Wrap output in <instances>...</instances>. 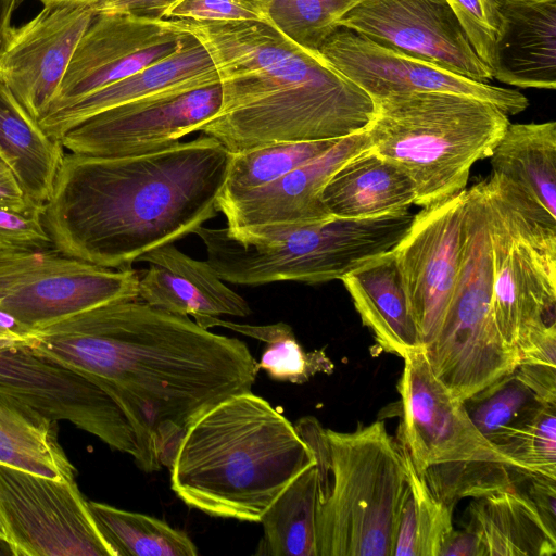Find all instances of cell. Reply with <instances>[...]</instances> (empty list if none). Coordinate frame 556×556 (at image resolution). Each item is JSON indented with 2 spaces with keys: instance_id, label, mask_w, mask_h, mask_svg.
Segmentation results:
<instances>
[{
  "instance_id": "74e56055",
  "label": "cell",
  "mask_w": 556,
  "mask_h": 556,
  "mask_svg": "<svg viewBox=\"0 0 556 556\" xmlns=\"http://www.w3.org/2000/svg\"><path fill=\"white\" fill-rule=\"evenodd\" d=\"M464 403L477 429L493 443L544 402L514 371Z\"/></svg>"
},
{
  "instance_id": "8d00e7d4",
  "label": "cell",
  "mask_w": 556,
  "mask_h": 556,
  "mask_svg": "<svg viewBox=\"0 0 556 556\" xmlns=\"http://www.w3.org/2000/svg\"><path fill=\"white\" fill-rule=\"evenodd\" d=\"M277 30L299 46L318 51L337 22L362 0H262Z\"/></svg>"
},
{
  "instance_id": "c3c4849f",
  "label": "cell",
  "mask_w": 556,
  "mask_h": 556,
  "mask_svg": "<svg viewBox=\"0 0 556 556\" xmlns=\"http://www.w3.org/2000/svg\"><path fill=\"white\" fill-rule=\"evenodd\" d=\"M0 542L7 544V534H5V531H4V528L0 521Z\"/></svg>"
},
{
  "instance_id": "7bdbcfd3",
  "label": "cell",
  "mask_w": 556,
  "mask_h": 556,
  "mask_svg": "<svg viewBox=\"0 0 556 556\" xmlns=\"http://www.w3.org/2000/svg\"><path fill=\"white\" fill-rule=\"evenodd\" d=\"M180 0H96L89 3L96 14L126 13L149 18H164Z\"/></svg>"
},
{
  "instance_id": "7dc6e473",
  "label": "cell",
  "mask_w": 556,
  "mask_h": 556,
  "mask_svg": "<svg viewBox=\"0 0 556 556\" xmlns=\"http://www.w3.org/2000/svg\"><path fill=\"white\" fill-rule=\"evenodd\" d=\"M96 0H40L43 5H54L62 3H77V4H89Z\"/></svg>"
},
{
  "instance_id": "d590c367",
  "label": "cell",
  "mask_w": 556,
  "mask_h": 556,
  "mask_svg": "<svg viewBox=\"0 0 556 556\" xmlns=\"http://www.w3.org/2000/svg\"><path fill=\"white\" fill-rule=\"evenodd\" d=\"M493 444L519 469L556 479V403H542Z\"/></svg>"
},
{
  "instance_id": "4dcf8cb0",
  "label": "cell",
  "mask_w": 556,
  "mask_h": 556,
  "mask_svg": "<svg viewBox=\"0 0 556 556\" xmlns=\"http://www.w3.org/2000/svg\"><path fill=\"white\" fill-rule=\"evenodd\" d=\"M406 466V485L395 527L392 556H439L453 528V507L432 493L399 443Z\"/></svg>"
},
{
  "instance_id": "ffe728a7",
  "label": "cell",
  "mask_w": 556,
  "mask_h": 556,
  "mask_svg": "<svg viewBox=\"0 0 556 556\" xmlns=\"http://www.w3.org/2000/svg\"><path fill=\"white\" fill-rule=\"evenodd\" d=\"M370 148L366 130L339 139L331 148L276 180L230 200L217 201L227 227L309 224L332 218L323 191L349 160Z\"/></svg>"
},
{
  "instance_id": "b9f144b4",
  "label": "cell",
  "mask_w": 556,
  "mask_h": 556,
  "mask_svg": "<svg viewBox=\"0 0 556 556\" xmlns=\"http://www.w3.org/2000/svg\"><path fill=\"white\" fill-rule=\"evenodd\" d=\"M515 375L544 403H556V365L527 362L519 363Z\"/></svg>"
},
{
  "instance_id": "cb8c5ba5",
  "label": "cell",
  "mask_w": 556,
  "mask_h": 556,
  "mask_svg": "<svg viewBox=\"0 0 556 556\" xmlns=\"http://www.w3.org/2000/svg\"><path fill=\"white\" fill-rule=\"evenodd\" d=\"M492 78L519 88L556 87V0H496Z\"/></svg>"
},
{
  "instance_id": "e0dca14e",
  "label": "cell",
  "mask_w": 556,
  "mask_h": 556,
  "mask_svg": "<svg viewBox=\"0 0 556 556\" xmlns=\"http://www.w3.org/2000/svg\"><path fill=\"white\" fill-rule=\"evenodd\" d=\"M318 51L371 100L390 94L440 91L491 102L507 115H516L529 105L519 91L469 79L379 45L349 28L338 27Z\"/></svg>"
},
{
  "instance_id": "1f68e13d",
  "label": "cell",
  "mask_w": 556,
  "mask_h": 556,
  "mask_svg": "<svg viewBox=\"0 0 556 556\" xmlns=\"http://www.w3.org/2000/svg\"><path fill=\"white\" fill-rule=\"evenodd\" d=\"M98 529L116 556H197L198 547L164 520L88 501Z\"/></svg>"
},
{
  "instance_id": "9c48e42d",
  "label": "cell",
  "mask_w": 556,
  "mask_h": 556,
  "mask_svg": "<svg viewBox=\"0 0 556 556\" xmlns=\"http://www.w3.org/2000/svg\"><path fill=\"white\" fill-rule=\"evenodd\" d=\"M492 248V307L518 352L556 329V237L525 222L482 180Z\"/></svg>"
},
{
  "instance_id": "d4e9b609",
  "label": "cell",
  "mask_w": 556,
  "mask_h": 556,
  "mask_svg": "<svg viewBox=\"0 0 556 556\" xmlns=\"http://www.w3.org/2000/svg\"><path fill=\"white\" fill-rule=\"evenodd\" d=\"M340 280L362 323L383 351L404 358L422 350L392 251L367 261Z\"/></svg>"
},
{
  "instance_id": "484cf974",
  "label": "cell",
  "mask_w": 556,
  "mask_h": 556,
  "mask_svg": "<svg viewBox=\"0 0 556 556\" xmlns=\"http://www.w3.org/2000/svg\"><path fill=\"white\" fill-rule=\"evenodd\" d=\"M415 201L406 173L370 148L344 163L323 191L325 206L338 218L404 214Z\"/></svg>"
},
{
  "instance_id": "83f0119b",
  "label": "cell",
  "mask_w": 556,
  "mask_h": 556,
  "mask_svg": "<svg viewBox=\"0 0 556 556\" xmlns=\"http://www.w3.org/2000/svg\"><path fill=\"white\" fill-rule=\"evenodd\" d=\"M63 149L0 81V156L38 205L50 198Z\"/></svg>"
},
{
  "instance_id": "4fadbf2b",
  "label": "cell",
  "mask_w": 556,
  "mask_h": 556,
  "mask_svg": "<svg viewBox=\"0 0 556 556\" xmlns=\"http://www.w3.org/2000/svg\"><path fill=\"white\" fill-rule=\"evenodd\" d=\"M220 84L178 89L118 105L81 122L60 139L72 153L125 156L170 146L218 112Z\"/></svg>"
},
{
  "instance_id": "30bf717a",
  "label": "cell",
  "mask_w": 556,
  "mask_h": 556,
  "mask_svg": "<svg viewBox=\"0 0 556 556\" xmlns=\"http://www.w3.org/2000/svg\"><path fill=\"white\" fill-rule=\"evenodd\" d=\"M139 274L55 249L0 251V308L33 330L109 303L138 299Z\"/></svg>"
},
{
  "instance_id": "f1b7e54d",
  "label": "cell",
  "mask_w": 556,
  "mask_h": 556,
  "mask_svg": "<svg viewBox=\"0 0 556 556\" xmlns=\"http://www.w3.org/2000/svg\"><path fill=\"white\" fill-rule=\"evenodd\" d=\"M0 464L58 480L75 481L77 470L51 420L0 390Z\"/></svg>"
},
{
  "instance_id": "ab89813d",
  "label": "cell",
  "mask_w": 556,
  "mask_h": 556,
  "mask_svg": "<svg viewBox=\"0 0 556 556\" xmlns=\"http://www.w3.org/2000/svg\"><path fill=\"white\" fill-rule=\"evenodd\" d=\"M478 56L491 68L498 28L496 0H447Z\"/></svg>"
},
{
  "instance_id": "ac0fdd59",
  "label": "cell",
  "mask_w": 556,
  "mask_h": 556,
  "mask_svg": "<svg viewBox=\"0 0 556 556\" xmlns=\"http://www.w3.org/2000/svg\"><path fill=\"white\" fill-rule=\"evenodd\" d=\"M466 190L414 215L392 250L422 350L435 337L460 265Z\"/></svg>"
},
{
  "instance_id": "44dd1931",
  "label": "cell",
  "mask_w": 556,
  "mask_h": 556,
  "mask_svg": "<svg viewBox=\"0 0 556 556\" xmlns=\"http://www.w3.org/2000/svg\"><path fill=\"white\" fill-rule=\"evenodd\" d=\"M486 184L527 224L556 237V122L508 124Z\"/></svg>"
},
{
  "instance_id": "277c9868",
  "label": "cell",
  "mask_w": 556,
  "mask_h": 556,
  "mask_svg": "<svg viewBox=\"0 0 556 556\" xmlns=\"http://www.w3.org/2000/svg\"><path fill=\"white\" fill-rule=\"evenodd\" d=\"M315 464L311 448L281 413L251 391L195 419L170 465V486L208 516L260 522L282 490Z\"/></svg>"
},
{
  "instance_id": "ee69618b",
  "label": "cell",
  "mask_w": 556,
  "mask_h": 556,
  "mask_svg": "<svg viewBox=\"0 0 556 556\" xmlns=\"http://www.w3.org/2000/svg\"><path fill=\"white\" fill-rule=\"evenodd\" d=\"M528 480L529 485L525 493L532 501L546 525L556 531V479L530 473Z\"/></svg>"
},
{
  "instance_id": "8fae6325",
  "label": "cell",
  "mask_w": 556,
  "mask_h": 556,
  "mask_svg": "<svg viewBox=\"0 0 556 556\" xmlns=\"http://www.w3.org/2000/svg\"><path fill=\"white\" fill-rule=\"evenodd\" d=\"M0 521L17 556H116L76 481L0 464Z\"/></svg>"
},
{
  "instance_id": "603a6c76",
  "label": "cell",
  "mask_w": 556,
  "mask_h": 556,
  "mask_svg": "<svg viewBox=\"0 0 556 556\" xmlns=\"http://www.w3.org/2000/svg\"><path fill=\"white\" fill-rule=\"evenodd\" d=\"M219 83L204 46L191 34L174 54L49 113L38 122L52 138L61 137L89 117L150 96Z\"/></svg>"
},
{
  "instance_id": "52a82bcc",
  "label": "cell",
  "mask_w": 556,
  "mask_h": 556,
  "mask_svg": "<svg viewBox=\"0 0 556 556\" xmlns=\"http://www.w3.org/2000/svg\"><path fill=\"white\" fill-rule=\"evenodd\" d=\"M413 218L414 214L407 212L298 225H202L193 233L205 247L206 261L224 281L243 286L323 283L341 279L367 261L392 251Z\"/></svg>"
},
{
  "instance_id": "2e32d148",
  "label": "cell",
  "mask_w": 556,
  "mask_h": 556,
  "mask_svg": "<svg viewBox=\"0 0 556 556\" xmlns=\"http://www.w3.org/2000/svg\"><path fill=\"white\" fill-rule=\"evenodd\" d=\"M186 38L173 20L96 14L45 115L174 54Z\"/></svg>"
},
{
  "instance_id": "7402d4cb",
  "label": "cell",
  "mask_w": 556,
  "mask_h": 556,
  "mask_svg": "<svg viewBox=\"0 0 556 556\" xmlns=\"http://www.w3.org/2000/svg\"><path fill=\"white\" fill-rule=\"evenodd\" d=\"M137 262L149 264L139 277L138 299L151 306L194 320L251 314L248 302L224 283L207 261L188 256L174 243L150 250Z\"/></svg>"
},
{
  "instance_id": "60d3db41",
  "label": "cell",
  "mask_w": 556,
  "mask_h": 556,
  "mask_svg": "<svg viewBox=\"0 0 556 556\" xmlns=\"http://www.w3.org/2000/svg\"><path fill=\"white\" fill-rule=\"evenodd\" d=\"M42 210L0 205V251L54 249L42 223Z\"/></svg>"
},
{
  "instance_id": "ba28073f",
  "label": "cell",
  "mask_w": 556,
  "mask_h": 556,
  "mask_svg": "<svg viewBox=\"0 0 556 556\" xmlns=\"http://www.w3.org/2000/svg\"><path fill=\"white\" fill-rule=\"evenodd\" d=\"M492 248L482 180L466 189L456 285L433 340L422 350L437 378L460 401L511 375L519 352L495 324Z\"/></svg>"
},
{
  "instance_id": "5b68a950",
  "label": "cell",
  "mask_w": 556,
  "mask_h": 556,
  "mask_svg": "<svg viewBox=\"0 0 556 556\" xmlns=\"http://www.w3.org/2000/svg\"><path fill=\"white\" fill-rule=\"evenodd\" d=\"M294 428L317 471V556H392L407 476L384 422L339 432L306 416Z\"/></svg>"
},
{
  "instance_id": "3957f363",
  "label": "cell",
  "mask_w": 556,
  "mask_h": 556,
  "mask_svg": "<svg viewBox=\"0 0 556 556\" xmlns=\"http://www.w3.org/2000/svg\"><path fill=\"white\" fill-rule=\"evenodd\" d=\"M207 50L222 102L200 132L230 153L275 143L341 139L364 130L371 98L319 51L257 22L173 20Z\"/></svg>"
},
{
  "instance_id": "7c38bea8",
  "label": "cell",
  "mask_w": 556,
  "mask_h": 556,
  "mask_svg": "<svg viewBox=\"0 0 556 556\" xmlns=\"http://www.w3.org/2000/svg\"><path fill=\"white\" fill-rule=\"evenodd\" d=\"M0 390L47 418L64 420L129 454L142 467L135 431L117 403L78 371L26 342H0Z\"/></svg>"
},
{
  "instance_id": "836d02e7",
  "label": "cell",
  "mask_w": 556,
  "mask_h": 556,
  "mask_svg": "<svg viewBox=\"0 0 556 556\" xmlns=\"http://www.w3.org/2000/svg\"><path fill=\"white\" fill-rule=\"evenodd\" d=\"M339 139L275 143L230 153L228 173L217 201L257 189L331 148Z\"/></svg>"
},
{
  "instance_id": "d6a6232c",
  "label": "cell",
  "mask_w": 556,
  "mask_h": 556,
  "mask_svg": "<svg viewBox=\"0 0 556 556\" xmlns=\"http://www.w3.org/2000/svg\"><path fill=\"white\" fill-rule=\"evenodd\" d=\"M194 321L205 329L224 327L264 342L265 349L257 366L273 380L302 384L316 374L330 375L334 369L332 361L324 349L306 352L295 338L292 328L285 323L255 326L219 317H203Z\"/></svg>"
},
{
  "instance_id": "5bb4252c",
  "label": "cell",
  "mask_w": 556,
  "mask_h": 556,
  "mask_svg": "<svg viewBox=\"0 0 556 556\" xmlns=\"http://www.w3.org/2000/svg\"><path fill=\"white\" fill-rule=\"evenodd\" d=\"M403 359L401 444L417 472L467 460L497 462L519 469L477 429L465 403L437 378L422 350Z\"/></svg>"
},
{
  "instance_id": "6da1fadb",
  "label": "cell",
  "mask_w": 556,
  "mask_h": 556,
  "mask_svg": "<svg viewBox=\"0 0 556 556\" xmlns=\"http://www.w3.org/2000/svg\"><path fill=\"white\" fill-rule=\"evenodd\" d=\"M35 350L104 390L130 422L146 472L170 467L190 425L249 392L258 366L248 345L134 299L36 331Z\"/></svg>"
},
{
  "instance_id": "e575fe53",
  "label": "cell",
  "mask_w": 556,
  "mask_h": 556,
  "mask_svg": "<svg viewBox=\"0 0 556 556\" xmlns=\"http://www.w3.org/2000/svg\"><path fill=\"white\" fill-rule=\"evenodd\" d=\"M527 473L503 463L467 460L432 466L422 477L435 497L454 507L466 497L480 498L514 489Z\"/></svg>"
},
{
  "instance_id": "bcb514c9",
  "label": "cell",
  "mask_w": 556,
  "mask_h": 556,
  "mask_svg": "<svg viewBox=\"0 0 556 556\" xmlns=\"http://www.w3.org/2000/svg\"><path fill=\"white\" fill-rule=\"evenodd\" d=\"M439 556H485L479 538L471 531L453 530L444 542Z\"/></svg>"
},
{
  "instance_id": "4316f807",
  "label": "cell",
  "mask_w": 556,
  "mask_h": 556,
  "mask_svg": "<svg viewBox=\"0 0 556 556\" xmlns=\"http://www.w3.org/2000/svg\"><path fill=\"white\" fill-rule=\"evenodd\" d=\"M466 513L465 529L479 538L485 556L556 554V531L517 488L473 498Z\"/></svg>"
},
{
  "instance_id": "d6986e66",
  "label": "cell",
  "mask_w": 556,
  "mask_h": 556,
  "mask_svg": "<svg viewBox=\"0 0 556 556\" xmlns=\"http://www.w3.org/2000/svg\"><path fill=\"white\" fill-rule=\"evenodd\" d=\"M89 4L45 5L0 40V81L39 121L49 110L75 49L93 21Z\"/></svg>"
},
{
  "instance_id": "f546056e",
  "label": "cell",
  "mask_w": 556,
  "mask_h": 556,
  "mask_svg": "<svg viewBox=\"0 0 556 556\" xmlns=\"http://www.w3.org/2000/svg\"><path fill=\"white\" fill-rule=\"evenodd\" d=\"M316 504L317 471L313 464L282 490L263 515V538L256 554L317 556Z\"/></svg>"
},
{
  "instance_id": "f35d334b",
  "label": "cell",
  "mask_w": 556,
  "mask_h": 556,
  "mask_svg": "<svg viewBox=\"0 0 556 556\" xmlns=\"http://www.w3.org/2000/svg\"><path fill=\"white\" fill-rule=\"evenodd\" d=\"M164 18L271 25L267 5L262 0H180L166 12Z\"/></svg>"
},
{
  "instance_id": "7a4b0ae2",
  "label": "cell",
  "mask_w": 556,
  "mask_h": 556,
  "mask_svg": "<svg viewBox=\"0 0 556 556\" xmlns=\"http://www.w3.org/2000/svg\"><path fill=\"white\" fill-rule=\"evenodd\" d=\"M230 152L200 135L125 156L65 154L42 223L59 252L131 268L146 252L193 233L218 213Z\"/></svg>"
},
{
  "instance_id": "8992f818",
  "label": "cell",
  "mask_w": 556,
  "mask_h": 556,
  "mask_svg": "<svg viewBox=\"0 0 556 556\" xmlns=\"http://www.w3.org/2000/svg\"><path fill=\"white\" fill-rule=\"evenodd\" d=\"M372 102L365 128L370 150L406 173L420 207L465 191L472 166L491 156L509 124L493 103L453 92L390 94Z\"/></svg>"
},
{
  "instance_id": "9a60e30c",
  "label": "cell",
  "mask_w": 556,
  "mask_h": 556,
  "mask_svg": "<svg viewBox=\"0 0 556 556\" xmlns=\"http://www.w3.org/2000/svg\"><path fill=\"white\" fill-rule=\"evenodd\" d=\"M337 27L476 81L492 78L447 0H362Z\"/></svg>"
},
{
  "instance_id": "f6af8a7d",
  "label": "cell",
  "mask_w": 556,
  "mask_h": 556,
  "mask_svg": "<svg viewBox=\"0 0 556 556\" xmlns=\"http://www.w3.org/2000/svg\"><path fill=\"white\" fill-rule=\"evenodd\" d=\"M0 205L12 207L18 211H29L43 206L33 202L10 166L0 156Z\"/></svg>"
}]
</instances>
